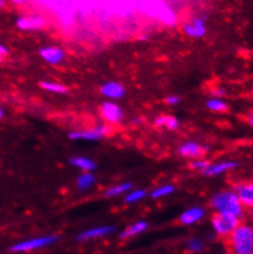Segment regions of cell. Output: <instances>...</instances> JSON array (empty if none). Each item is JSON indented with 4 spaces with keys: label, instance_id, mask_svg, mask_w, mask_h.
Masks as SVG:
<instances>
[{
    "label": "cell",
    "instance_id": "2e32d148",
    "mask_svg": "<svg viewBox=\"0 0 253 254\" xmlns=\"http://www.w3.org/2000/svg\"><path fill=\"white\" fill-rule=\"evenodd\" d=\"M148 229H149L148 222L144 221V220H139V221L131 224L130 226L126 227V229L122 231V233H121V238H122V240H126V238L134 237V236L139 235V233L145 232Z\"/></svg>",
    "mask_w": 253,
    "mask_h": 254
},
{
    "label": "cell",
    "instance_id": "8fae6325",
    "mask_svg": "<svg viewBox=\"0 0 253 254\" xmlns=\"http://www.w3.org/2000/svg\"><path fill=\"white\" fill-rule=\"evenodd\" d=\"M205 216V210L200 206H193V208L187 209L180 215V222L182 225H194L199 222L203 217Z\"/></svg>",
    "mask_w": 253,
    "mask_h": 254
},
{
    "label": "cell",
    "instance_id": "277c9868",
    "mask_svg": "<svg viewBox=\"0 0 253 254\" xmlns=\"http://www.w3.org/2000/svg\"><path fill=\"white\" fill-rule=\"evenodd\" d=\"M211 222H213V227L215 232L220 236H230L240 225V220L237 217L224 214L214 215Z\"/></svg>",
    "mask_w": 253,
    "mask_h": 254
},
{
    "label": "cell",
    "instance_id": "7402d4cb",
    "mask_svg": "<svg viewBox=\"0 0 253 254\" xmlns=\"http://www.w3.org/2000/svg\"><path fill=\"white\" fill-rule=\"evenodd\" d=\"M175 190H176V188H175L174 185H164V186H160V187H157V188H155L154 190L150 193V195H151V198H154V199H161V198H165V196H167V195H171Z\"/></svg>",
    "mask_w": 253,
    "mask_h": 254
},
{
    "label": "cell",
    "instance_id": "3957f363",
    "mask_svg": "<svg viewBox=\"0 0 253 254\" xmlns=\"http://www.w3.org/2000/svg\"><path fill=\"white\" fill-rule=\"evenodd\" d=\"M58 241V236L50 235V236H42V237L31 238V240L22 241V242L16 243L12 247H10V252L12 253H24L31 252V251L40 250V248L48 247V246L53 245Z\"/></svg>",
    "mask_w": 253,
    "mask_h": 254
},
{
    "label": "cell",
    "instance_id": "836d02e7",
    "mask_svg": "<svg viewBox=\"0 0 253 254\" xmlns=\"http://www.w3.org/2000/svg\"><path fill=\"white\" fill-rule=\"evenodd\" d=\"M140 40H141V41H145V40H146V36H141Z\"/></svg>",
    "mask_w": 253,
    "mask_h": 254
},
{
    "label": "cell",
    "instance_id": "5b68a950",
    "mask_svg": "<svg viewBox=\"0 0 253 254\" xmlns=\"http://www.w3.org/2000/svg\"><path fill=\"white\" fill-rule=\"evenodd\" d=\"M112 128L108 126H97L87 130H76L69 134L71 140H86V141H97L105 138L111 133Z\"/></svg>",
    "mask_w": 253,
    "mask_h": 254
},
{
    "label": "cell",
    "instance_id": "44dd1931",
    "mask_svg": "<svg viewBox=\"0 0 253 254\" xmlns=\"http://www.w3.org/2000/svg\"><path fill=\"white\" fill-rule=\"evenodd\" d=\"M206 108L210 110L211 112H225L229 110V106L223 98L214 97L206 102Z\"/></svg>",
    "mask_w": 253,
    "mask_h": 254
},
{
    "label": "cell",
    "instance_id": "603a6c76",
    "mask_svg": "<svg viewBox=\"0 0 253 254\" xmlns=\"http://www.w3.org/2000/svg\"><path fill=\"white\" fill-rule=\"evenodd\" d=\"M41 87L45 89L46 91L54 92V93H65L68 91V87L64 86L63 84H59V82L54 81H42L41 82Z\"/></svg>",
    "mask_w": 253,
    "mask_h": 254
},
{
    "label": "cell",
    "instance_id": "1f68e13d",
    "mask_svg": "<svg viewBox=\"0 0 253 254\" xmlns=\"http://www.w3.org/2000/svg\"><path fill=\"white\" fill-rule=\"evenodd\" d=\"M249 122H250V123H249L250 126H252V124H253V118H252V115L250 116V121H249Z\"/></svg>",
    "mask_w": 253,
    "mask_h": 254
},
{
    "label": "cell",
    "instance_id": "ffe728a7",
    "mask_svg": "<svg viewBox=\"0 0 253 254\" xmlns=\"http://www.w3.org/2000/svg\"><path fill=\"white\" fill-rule=\"evenodd\" d=\"M131 187L133 186H131V183L129 182H125V183H121V185L113 186L105 191V196H107V198H115V196L123 195V194H126L129 190H131Z\"/></svg>",
    "mask_w": 253,
    "mask_h": 254
},
{
    "label": "cell",
    "instance_id": "e0dca14e",
    "mask_svg": "<svg viewBox=\"0 0 253 254\" xmlns=\"http://www.w3.org/2000/svg\"><path fill=\"white\" fill-rule=\"evenodd\" d=\"M70 165H73L74 167L79 168V170L85 171V172H92V171L96 170V163L94 160L89 159V157L85 156H76L73 157L70 160Z\"/></svg>",
    "mask_w": 253,
    "mask_h": 254
},
{
    "label": "cell",
    "instance_id": "9c48e42d",
    "mask_svg": "<svg viewBox=\"0 0 253 254\" xmlns=\"http://www.w3.org/2000/svg\"><path fill=\"white\" fill-rule=\"evenodd\" d=\"M116 231V227L112 225H105V226H97L92 227V229L86 230V231H82L81 233L76 236L77 241H89L94 240V238L99 237H105V236L111 235Z\"/></svg>",
    "mask_w": 253,
    "mask_h": 254
},
{
    "label": "cell",
    "instance_id": "e575fe53",
    "mask_svg": "<svg viewBox=\"0 0 253 254\" xmlns=\"http://www.w3.org/2000/svg\"><path fill=\"white\" fill-rule=\"evenodd\" d=\"M2 62V57H0V63H1Z\"/></svg>",
    "mask_w": 253,
    "mask_h": 254
},
{
    "label": "cell",
    "instance_id": "d6a6232c",
    "mask_svg": "<svg viewBox=\"0 0 253 254\" xmlns=\"http://www.w3.org/2000/svg\"><path fill=\"white\" fill-rule=\"evenodd\" d=\"M12 1H14V2H16V4H21V2L24 1V0H12Z\"/></svg>",
    "mask_w": 253,
    "mask_h": 254
},
{
    "label": "cell",
    "instance_id": "30bf717a",
    "mask_svg": "<svg viewBox=\"0 0 253 254\" xmlns=\"http://www.w3.org/2000/svg\"><path fill=\"white\" fill-rule=\"evenodd\" d=\"M41 58L51 65H59L65 58V53L57 47H43L40 51Z\"/></svg>",
    "mask_w": 253,
    "mask_h": 254
},
{
    "label": "cell",
    "instance_id": "4fadbf2b",
    "mask_svg": "<svg viewBox=\"0 0 253 254\" xmlns=\"http://www.w3.org/2000/svg\"><path fill=\"white\" fill-rule=\"evenodd\" d=\"M204 150H206L205 147H202L198 142L186 141L185 144L178 147V154L187 159H197V157L202 156Z\"/></svg>",
    "mask_w": 253,
    "mask_h": 254
},
{
    "label": "cell",
    "instance_id": "d590c367",
    "mask_svg": "<svg viewBox=\"0 0 253 254\" xmlns=\"http://www.w3.org/2000/svg\"><path fill=\"white\" fill-rule=\"evenodd\" d=\"M224 254H228V253H224Z\"/></svg>",
    "mask_w": 253,
    "mask_h": 254
},
{
    "label": "cell",
    "instance_id": "9a60e30c",
    "mask_svg": "<svg viewBox=\"0 0 253 254\" xmlns=\"http://www.w3.org/2000/svg\"><path fill=\"white\" fill-rule=\"evenodd\" d=\"M101 92L103 96L108 97L110 100H120L125 96L126 90L122 84L117 81H108L101 86Z\"/></svg>",
    "mask_w": 253,
    "mask_h": 254
},
{
    "label": "cell",
    "instance_id": "83f0119b",
    "mask_svg": "<svg viewBox=\"0 0 253 254\" xmlns=\"http://www.w3.org/2000/svg\"><path fill=\"white\" fill-rule=\"evenodd\" d=\"M213 95L215 96V97L221 98L224 95H225V90H224V89H215V90H213Z\"/></svg>",
    "mask_w": 253,
    "mask_h": 254
},
{
    "label": "cell",
    "instance_id": "52a82bcc",
    "mask_svg": "<svg viewBox=\"0 0 253 254\" xmlns=\"http://www.w3.org/2000/svg\"><path fill=\"white\" fill-rule=\"evenodd\" d=\"M183 32L192 38H202L206 33V26L204 17H195L190 22L183 25Z\"/></svg>",
    "mask_w": 253,
    "mask_h": 254
},
{
    "label": "cell",
    "instance_id": "7a4b0ae2",
    "mask_svg": "<svg viewBox=\"0 0 253 254\" xmlns=\"http://www.w3.org/2000/svg\"><path fill=\"white\" fill-rule=\"evenodd\" d=\"M230 245L235 254L253 253V230L249 225H239L230 235Z\"/></svg>",
    "mask_w": 253,
    "mask_h": 254
},
{
    "label": "cell",
    "instance_id": "d6986e66",
    "mask_svg": "<svg viewBox=\"0 0 253 254\" xmlns=\"http://www.w3.org/2000/svg\"><path fill=\"white\" fill-rule=\"evenodd\" d=\"M155 126L157 127H164V128L169 129V130H176V129L180 127V123L176 118L170 116H159L155 118L154 121Z\"/></svg>",
    "mask_w": 253,
    "mask_h": 254
},
{
    "label": "cell",
    "instance_id": "6da1fadb",
    "mask_svg": "<svg viewBox=\"0 0 253 254\" xmlns=\"http://www.w3.org/2000/svg\"><path fill=\"white\" fill-rule=\"evenodd\" d=\"M211 208L216 211V214L230 215L241 220L244 216V206L240 203L239 198L231 190H221L216 193L210 200Z\"/></svg>",
    "mask_w": 253,
    "mask_h": 254
},
{
    "label": "cell",
    "instance_id": "f546056e",
    "mask_svg": "<svg viewBox=\"0 0 253 254\" xmlns=\"http://www.w3.org/2000/svg\"><path fill=\"white\" fill-rule=\"evenodd\" d=\"M2 118H4V110H2V108L0 107V121H1Z\"/></svg>",
    "mask_w": 253,
    "mask_h": 254
},
{
    "label": "cell",
    "instance_id": "5bb4252c",
    "mask_svg": "<svg viewBox=\"0 0 253 254\" xmlns=\"http://www.w3.org/2000/svg\"><path fill=\"white\" fill-rule=\"evenodd\" d=\"M235 194L239 198L240 203L242 206H251L253 205V185L252 183H242L237 186L235 189Z\"/></svg>",
    "mask_w": 253,
    "mask_h": 254
},
{
    "label": "cell",
    "instance_id": "cb8c5ba5",
    "mask_svg": "<svg viewBox=\"0 0 253 254\" xmlns=\"http://www.w3.org/2000/svg\"><path fill=\"white\" fill-rule=\"evenodd\" d=\"M146 196V190L144 189H134V190H129L128 193L126 194V203L133 204V203H138V201L143 200L144 198Z\"/></svg>",
    "mask_w": 253,
    "mask_h": 254
},
{
    "label": "cell",
    "instance_id": "7c38bea8",
    "mask_svg": "<svg viewBox=\"0 0 253 254\" xmlns=\"http://www.w3.org/2000/svg\"><path fill=\"white\" fill-rule=\"evenodd\" d=\"M237 166H239V162L236 161H220L216 163H209L208 167L202 171V173L204 176H208V177H214V176L225 173L226 171L234 170Z\"/></svg>",
    "mask_w": 253,
    "mask_h": 254
},
{
    "label": "cell",
    "instance_id": "f1b7e54d",
    "mask_svg": "<svg viewBox=\"0 0 253 254\" xmlns=\"http://www.w3.org/2000/svg\"><path fill=\"white\" fill-rule=\"evenodd\" d=\"M7 53H9V49H7L6 47L2 45V43H0V57L6 56Z\"/></svg>",
    "mask_w": 253,
    "mask_h": 254
},
{
    "label": "cell",
    "instance_id": "ba28073f",
    "mask_svg": "<svg viewBox=\"0 0 253 254\" xmlns=\"http://www.w3.org/2000/svg\"><path fill=\"white\" fill-rule=\"evenodd\" d=\"M46 25L45 19L41 15H31V16H20L16 20V26L22 31L41 30Z\"/></svg>",
    "mask_w": 253,
    "mask_h": 254
},
{
    "label": "cell",
    "instance_id": "ac0fdd59",
    "mask_svg": "<svg viewBox=\"0 0 253 254\" xmlns=\"http://www.w3.org/2000/svg\"><path fill=\"white\" fill-rule=\"evenodd\" d=\"M95 182H96V178H95L94 173L85 172L77 177L76 187L79 190H87V189H90L95 185Z\"/></svg>",
    "mask_w": 253,
    "mask_h": 254
},
{
    "label": "cell",
    "instance_id": "8992f818",
    "mask_svg": "<svg viewBox=\"0 0 253 254\" xmlns=\"http://www.w3.org/2000/svg\"><path fill=\"white\" fill-rule=\"evenodd\" d=\"M101 116L107 123L117 124L120 123L123 118L122 108H121L118 105H116V103L111 102V101H107V102L102 103Z\"/></svg>",
    "mask_w": 253,
    "mask_h": 254
},
{
    "label": "cell",
    "instance_id": "4dcf8cb0",
    "mask_svg": "<svg viewBox=\"0 0 253 254\" xmlns=\"http://www.w3.org/2000/svg\"><path fill=\"white\" fill-rule=\"evenodd\" d=\"M5 5V0H0V9Z\"/></svg>",
    "mask_w": 253,
    "mask_h": 254
},
{
    "label": "cell",
    "instance_id": "484cf974",
    "mask_svg": "<svg viewBox=\"0 0 253 254\" xmlns=\"http://www.w3.org/2000/svg\"><path fill=\"white\" fill-rule=\"evenodd\" d=\"M209 161L206 160H202V159H197L193 160L192 162H190V168L194 171H204L206 167H208Z\"/></svg>",
    "mask_w": 253,
    "mask_h": 254
},
{
    "label": "cell",
    "instance_id": "d4e9b609",
    "mask_svg": "<svg viewBox=\"0 0 253 254\" xmlns=\"http://www.w3.org/2000/svg\"><path fill=\"white\" fill-rule=\"evenodd\" d=\"M187 248L190 252H193V253H198V252H202L203 248H204V243L202 242V240H199V238H190V241H188L187 243Z\"/></svg>",
    "mask_w": 253,
    "mask_h": 254
},
{
    "label": "cell",
    "instance_id": "4316f807",
    "mask_svg": "<svg viewBox=\"0 0 253 254\" xmlns=\"http://www.w3.org/2000/svg\"><path fill=\"white\" fill-rule=\"evenodd\" d=\"M165 101H166L167 105L176 106V105H178V103H180L181 98L178 97V96H176V95H170V96H167L166 100H165Z\"/></svg>",
    "mask_w": 253,
    "mask_h": 254
}]
</instances>
